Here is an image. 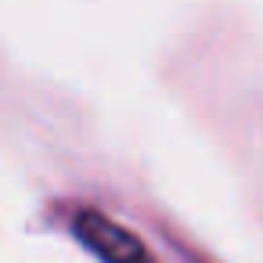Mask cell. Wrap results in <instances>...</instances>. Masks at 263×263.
<instances>
[{
  "instance_id": "6da1fadb",
  "label": "cell",
  "mask_w": 263,
  "mask_h": 263,
  "mask_svg": "<svg viewBox=\"0 0 263 263\" xmlns=\"http://www.w3.org/2000/svg\"><path fill=\"white\" fill-rule=\"evenodd\" d=\"M76 234H80V241L94 252V256H101L105 263H152V256H148V249L141 245V238L134 234V231H126V227H119L116 220H108L105 213H98V209H83V213H76Z\"/></svg>"
}]
</instances>
